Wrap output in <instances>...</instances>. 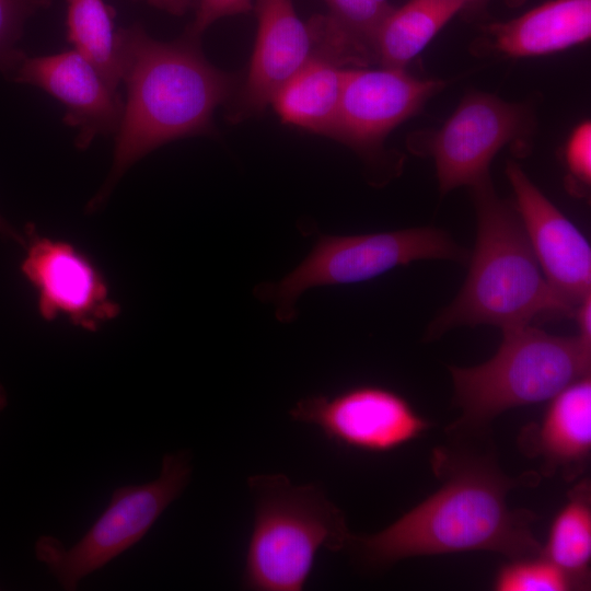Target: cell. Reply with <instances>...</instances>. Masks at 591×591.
<instances>
[{
	"label": "cell",
	"mask_w": 591,
	"mask_h": 591,
	"mask_svg": "<svg viewBox=\"0 0 591 591\" xmlns=\"http://www.w3.org/2000/svg\"><path fill=\"white\" fill-rule=\"evenodd\" d=\"M257 34L248 70L228 118L242 121L263 112L276 92L314 55L309 22L292 0H256Z\"/></svg>",
	"instance_id": "cell-14"
},
{
	"label": "cell",
	"mask_w": 591,
	"mask_h": 591,
	"mask_svg": "<svg viewBox=\"0 0 591 591\" xmlns=\"http://www.w3.org/2000/svg\"><path fill=\"white\" fill-rule=\"evenodd\" d=\"M463 251L436 228H410L358 235H321L302 263L277 283L263 290L277 305V317L288 322L294 303L308 289L373 279L395 267L424 259L465 260Z\"/></svg>",
	"instance_id": "cell-6"
},
{
	"label": "cell",
	"mask_w": 591,
	"mask_h": 591,
	"mask_svg": "<svg viewBox=\"0 0 591 591\" xmlns=\"http://www.w3.org/2000/svg\"><path fill=\"white\" fill-rule=\"evenodd\" d=\"M566 160L572 177L583 185H589L591 179L590 121L582 123L572 131L566 148Z\"/></svg>",
	"instance_id": "cell-25"
},
{
	"label": "cell",
	"mask_w": 591,
	"mask_h": 591,
	"mask_svg": "<svg viewBox=\"0 0 591 591\" xmlns=\"http://www.w3.org/2000/svg\"><path fill=\"white\" fill-rule=\"evenodd\" d=\"M253 9L252 0H199L195 19L185 31L186 34L200 38L201 34L216 21Z\"/></svg>",
	"instance_id": "cell-24"
},
{
	"label": "cell",
	"mask_w": 591,
	"mask_h": 591,
	"mask_svg": "<svg viewBox=\"0 0 591 591\" xmlns=\"http://www.w3.org/2000/svg\"><path fill=\"white\" fill-rule=\"evenodd\" d=\"M443 85L441 80L417 79L401 68H346L332 138L367 157L373 154Z\"/></svg>",
	"instance_id": "cell-11"
},
{
	"label": "cell",
	"mask_w": 591,
	"mask_h": 591,
	"mask_svg": "<svg viewBox=\"0 0 591 591\" xmlns=\"http://www.w3.org/2000/svg\"><path fill=\"white\" fill-rule=\"evenodd\" d=\"M67 38L107 83L118 90L121 66L114 31L115 11L104 0H67Z\"/></svg>",
	"instance_id": "cell-20"
},
{
	"label": "cell",
	"mask_w": 591,
	"mask_h": 591,
	"mask_svg": "<svg viewBox=\"0 0 591 591\" xmlns=\"http://www.w3.org/2000/svg\"><path fill=\"white\" fill-rule=\"evenodd\" d=\"M289 415L294 421L315 426L337 445L369 453L393 451L430 427L405 397L379 385L306 396Z\"/></svg>",
	"instance_id": "cell-10"
},
{
	"label": "cell",
	"mask_w": 591,
	"mask_h": 591,
	"mask_svg": "<svg viewBox=\"0 0 591 591\" xmlns=\"http://www.w3.org/2000/svg\"><path fill=\"white\" fill-rule=\"evenodd\" d=\"M455 1H460L461 3H463V5L465 8L467 7H476V5H482V4H485L487 3L488 1L490 0H455ZM506 1L508 4L510 5H518L520 4L523 0H503Z\"/></svg>",
	"instance_id": "cell-29"
},
{
	"label": "cell",
	"mask_w": 591,
	"mask_h": 591,
	"mask_svg": "<svg viewBox=\"0 0 591 591\" xmlns=\"http://www.w3.org/2000/svg\"><path fill=\"white\" fill-rule=\"evenodd\" d=\"M471 188L477 236L470 270L455 299L429 325L427 338L463 325L503 331L575 315L546 280L515 207L497 195L490 177Z\"/></svg>",
	"instance_id": "cell-3"
},
{
	"label": "cell",
	"mask_w": 591,
	"mask_h": 591,
	"mask_svg": "<svg viewBox=\"0 0 591 591\" xmlns=\"http://www.w3.org/2000/svg\"><path fill=\"white\" fill-rule=\"evenodd\" d=\"M455 0H409L387 13L373 39L374 62L405 69L436 34L460 11Z\"/></svg>",
	"instance_id": "cell-18"
},
{
	"label": "cell",
	"mask_w": 591,
	"mask_h": 591,
	"mask_svg": "<svg viewBox=\"0 0 591 591\" xmlns=\"http://www.w3.org/2000/svg\"><path fill=\"white\" fill-rule=\"evenodd\" d=\"M345 69L329 58L313 55L276 92L270 105L282 123L332 138Z\"/></svg>",
	"instance_id": "cell-17"
},
{
	"label": "cell",
	"mask_w": 591,
	"mask_h": 591,
	"mask_svg": "<svg viewBox=\"0 0 591 591\" xmlns=\"http://www.w3.org/2000/svg\"><path fill=\"white\" fill-rule=\"evenodd\" d=\"M254 522L241 586L252 591H301L318 551L346 549L350 532L343 511L314 484L294 485L285 474L247 478Z\"/></svg>",
	"instance_id": "cell-4"
},
{
	"label": "cell",
	"mask_w": 591,
	"mask_h": 591,
	"mask_svg": "<svg viewBox=\"0 0 591 591\" xmlns=\"http://www.w3.org/2000/svg\"><path fill=\"white\" fill-rule=\"evenodd\" d=\"M327 14L351 39L369 63L374 62L373 39L383 19L393 9L389 0H324Z\"/></svg>",
	"instance_id": "cell-22"
},
{
	"label": "cell",
	"mask_w": 591,
	"mask_h": 591,
	"mask_svg": "<svg viewBox=\"0 0 591 591\" xmlns=\"http://www.w3.org/2000/svg\"><path fill=\"white\" fill-rule=\"evenodd\" d=\"M149 4L166 11L171 14L181 15L183 14L189 7L190 0H144Z\"/></svg>",
	"instance_id": "cell-27"
},
{
	"label": "cell",
	"mask_w": 591,
	"mask_h": 591,
	"mask_svg": "<svg viewBox=\"0 0 591 591\" xmlns=\"http://www.w3.org/2000/svg\"><path fill=\"white\" fill-rule=\"evenodd\" d=\"M490 47L520 58L560 51L589 40L591 0H549L506 22L489 24Z\"/></svg>",
	"instance_id": "cell-16"
},
{
	"label": "cell",
	"mask_w": 591,
	"mask_h": 591,
	"mask_svg": "<svg viewBox=\"0 0 591 591\" xmlns=\"http://www.w3.org/2000/svg\"><path fill=\"white\" fill-rule=\"evenodd\" d=\"M542 554L587 587L591 560V488L583 480L568 495L567 503L555 517Z\"/></svg>",
	"instance_id": "cell-19"
},
{
	"label": "cell",
	"mask_w": 591,
	"mask_h": 591,
	"mask_svg": "<svg viewBox=\"0 0 591 591\" xmlns=\"http://www.w3.org/2000/svg\"><path fill=\"white\" fill-rule=\"evenodd\" d=\"M199 39L152 38L140 24L117 31L126 100L116 131L109 178L91 201L94 209L119 177L157 148L184 137L213 132L215 109L234 91V78L204 56Z\"/></svg>",
	"instance_id": "cell-2"
},
{
	"label": "cell",
	"mask_w": 591,
	"mask_h": 591,
	"mask_svg": "<svg viewBox=\"0 0 591 591\" xmlns=\"http://www.w3.org/2000/svg\"><path fill=\"white\" fill-rule=\"evenodd\" d=\"M526 454L541 457L545 473L567 478L586 468L591 452L590 374L567 385L552 399L540 424L521 436Z\"/></svg>",
	"instance_id": "cell-15"
},
{
	"label": "cell",
	"mask_w": 591,
	"mask_h": 591,
	"mask_svg": "<svg viewBox=\"0 0 591 591\" xmlns=\"http://www.w3.org/2000/svg\"><path fill=\"white\" fill-rule=\"evenodd\" d=\"M497 591H567L578 583L542 553L511 559L497 572Z\"/></svg>",
	"instance_id": "cell-21"
},
{
	"label": "cell",
	"mask_w": 591,
	"mask_h": 591,
	"mask_svg": "<svg viewBox=\"0 0 591 591\" xmlns=\"http://www.w3.org/2000/svg\"><path fill=\"white\" fill-rule=\"evenodd\" d=\"M192 476L187 450L166 453L157 479L117 488L103 513L70 548L51 535L35 544L36 558L59 584L76 590L79 582L139 542L163 511L183 493Z\"/></svg>",
	"instance_id": "cell-7"
},
{
	"label": "cell",
	"mask_w": 591,
	"mask_h": 591,
	"mask_svg": "<svg viewBox=\"0 0 591 591\" xmlns=\"http://www.w3.org/2000/svg\"><path fill=\"white\" fill-rule=\"evenodd\" d=\"M502 333L498 351L486 362L450 367L461 416L449 431L478 432L499 414L549 401L590 374L591 346L579 336H555L533 325Z\"/></svg>",
	"instance_id": "cell-5"
},
{
	"label": "cell",
	"mask_w": 591,
	"mask_h": 591,
	"mask_svg": "<svg viewBox=\"0 0 591 591\" xmlns=\"http://www.w3.org/2000/svg\"><path fill=\"white\" fill-rule=\"evenodd\" d=\"M10 79L35 85L58 100L66 108L63 121L78 130L74 142L81 150L95 137L116 134L119 127L124 111L119 91L74 49L25 56Z\"/></svg>",
	"instance_id": "cell-13"
},
{
	"label": "cell",
	"mask_w": 591,
	"mask_h": 591,
	"mask_svg": "<svg viewBox=\"0 0 591 591\" xmlns=\"http://www.w3.org/2000/svg\"><path fill=\"white\" fill-rule=\"evenodd\" d=\"M506 174L533 254L553 289L575 309L590 296L591 248L580 230L509 161Z\"/></svg>",
	"instance_id": "cell-12"
},
{
	"label": "cell",
	"mask_w": 591,
	"mask_h": 591,
	"mask_svg": "<svg viewBox=\"0 0 591 591\" xmlns=\"http://www.w3.org/2000/svg\"><path fill=\"white\" fill-rule=\"evenodd\" d=\"M51 0H0V72L11 78L26 56L18 46L26 20Z\"/></svg>",
	"instance_id": "cell-23"
},
{
	"label": "cell",
	"mask_w": 591,
	"mask_h": 591,
	"mask_svg": "<svg viewBox=\"0 0 591 591\" xmlns=\"http://www.w3.org/2000/svg\"><path fill=\"white\" fill-rule=\"evenodd\" d=\"M534 120L528 104L468 93L445 124L429 136L428 152L434 160L441 194L490 177L489 165L497 152L532 136Z\"/></svg>",
	"instance_id": "cell-8"
},
{
	"label": "cell",
	"mask_w": 591,
	"mask_h": 591,
	"mask_svg": "<svg viewBox=\"0 0 591 591\" xmlns=\"http://www.w3.org/2000/svg\"><path fill=\"white\" fill-rule=\"evenodd\" d=\"M25 237L20 271L36 292L42 318L66 317L74 326L96 332L119 315L104 274L86 253L68 241L38 234L32 223L25 227Z\"/></svg>",
	"instance_id": "cell-9"
},
{
	"label": "cell",
	"mask_w": 591,
	"mask_h": 591,
	"mask_svg": "<svg viewBox=\"0 0 591 591\" xmlns=\"http://www.w3.org/2000/svg\"><path fill=\"white\" fill-rule=\"evenodd\" d=\"M0 235L25 246V236L0 215Z\"/></svg>",
	"instance_id": "cell-28"
},
{
	"label": "cell",
	"mask_w": 591,
	"mask_h": 591,
	"mask_svg": "<svg viewBox=\"0 0 591 591\" xmlns=\"http://www.w3.org/2000/svg\"><path fill=\"white\" fill-rule=\"evenodd\" d=\"M432 468L441 487L382 531L350 534L346 549L368 569L386 568L416 556L474 551L503 554L510 559L542 553L532 524L536 515L510 509L507 495L536 475L509 477L491 454L464 445L433 451Z\"/></svg>",
	"instance_id": "cell-1"
},
{
	"label": "cell",
	"mask_w": 591,
	"mask_h": 591,
	"mask_svg": "<svg viewBox=\"0 0 591 591\" xmlns=\"http://www.w3.org/2000/svg\"><path fill=\"white\" fill-rule=\"evenodd\" d=\"M591 297L588 296L576 308L575 315L578 320L579 337L591 346Z\"/></svg>",
	"instance_id": "cell-26"
},
{
	"label": "cell",
	"mask_w": 591,
	"mask_h": 591,
	"mask_svg": "<svg viewBox=\"0 0 591 591\" xmlns=\"http://www.w3.org/2000/svg\"><path fill=\"white\" fill-rule=\"evenodd\" d=\"M8 404V396L3 385L0 383V412L4 409Z\"/></svg>",
	"instance_id": "cell-30"
}]
</instances>
